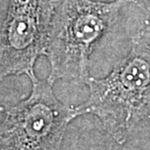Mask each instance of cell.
Here are the masks:
<instances>
[{"label":"cell","mask_w":150,"mask_h":150,"mask_svg":"<svg viewBox=\"0 0 150 150\" xmlns=\"http://www.w3.org/2000/svg\"><path fill=\"white\" fill-rule=\"evenodd\" d=\"M130 2L57 0L46 53L51 67L47 79L53 84L69 80L87 85L93 51Z\"/></svg>","instance_id":"6da1fadb"},{"label":"cell","mask_w":150,"mask_h":150,"mask_svg":"<svg viewBox=\"0 0 150 150\" xmlns=\"http://www.w3.org/2000/svg\"><path fill=\"white\" fill-rule=\"evenodd\" d=\"M89 97L76 105L79 116L91 114L119 145L136 126L150 116V54L133 38L131 52L105 77L92 78Z\"/></svg>","instance_id":"7a4b0ae2"},{"label":"cell","mask_w":150,"mask_h":150,"mask_svg":"<svg viewBox=\"0 0 150 150\" xmlns=\"http://www.w3.org/2000/svg\"><path fill=\"white\" fill-rule=\"evenodd\" d=\"M79 116L76 105L57 98L49 80H31L28 98L1 107L0 150H59L68 124Z\"/></svg>","instance_id":"3957f363"},{"label":"cell","mask_w":150,"mask_h":150,"mask_svg":"<svg viewBox=\"0 0 150 150\" xmlns=\"http://www.w3.org/2000/svg\"><path fill=\"white\" fill-rule=\"evenodd\" d=\"M57 0H9L0 34V75L36 78L34 64L47 53Z\"/></svg>","instance_id":"277c9868"},{"label":"cell","mask_w":150,"mask_h":150,"mask_svg":"<svg viewBox=\"0 0 150 150\" xmlns=\"http://www.w3.org/2000/svg\"><path fill=\"white\" fill-rule=\"evenodd\" d=\"M134 39L139 41L150 54V19L146 22L142 29H140V31L136 34Z\"/></svg>","instance_id":"5b68a950"},{"label":"cell","mask_w":150,"mask_h":150,"mask_svg":"<svg viewBox=\"0 0 150 150\" xmlns=\"http://www.w3.org/2000/svg\"><path fill=\"white\" fill-rule=\"evenodd\" d=\"M132 2L136 3L139 7L145 9L150 13V0H132Z\"/></svg>","instance_id":"8992f818"}]
</instances>
